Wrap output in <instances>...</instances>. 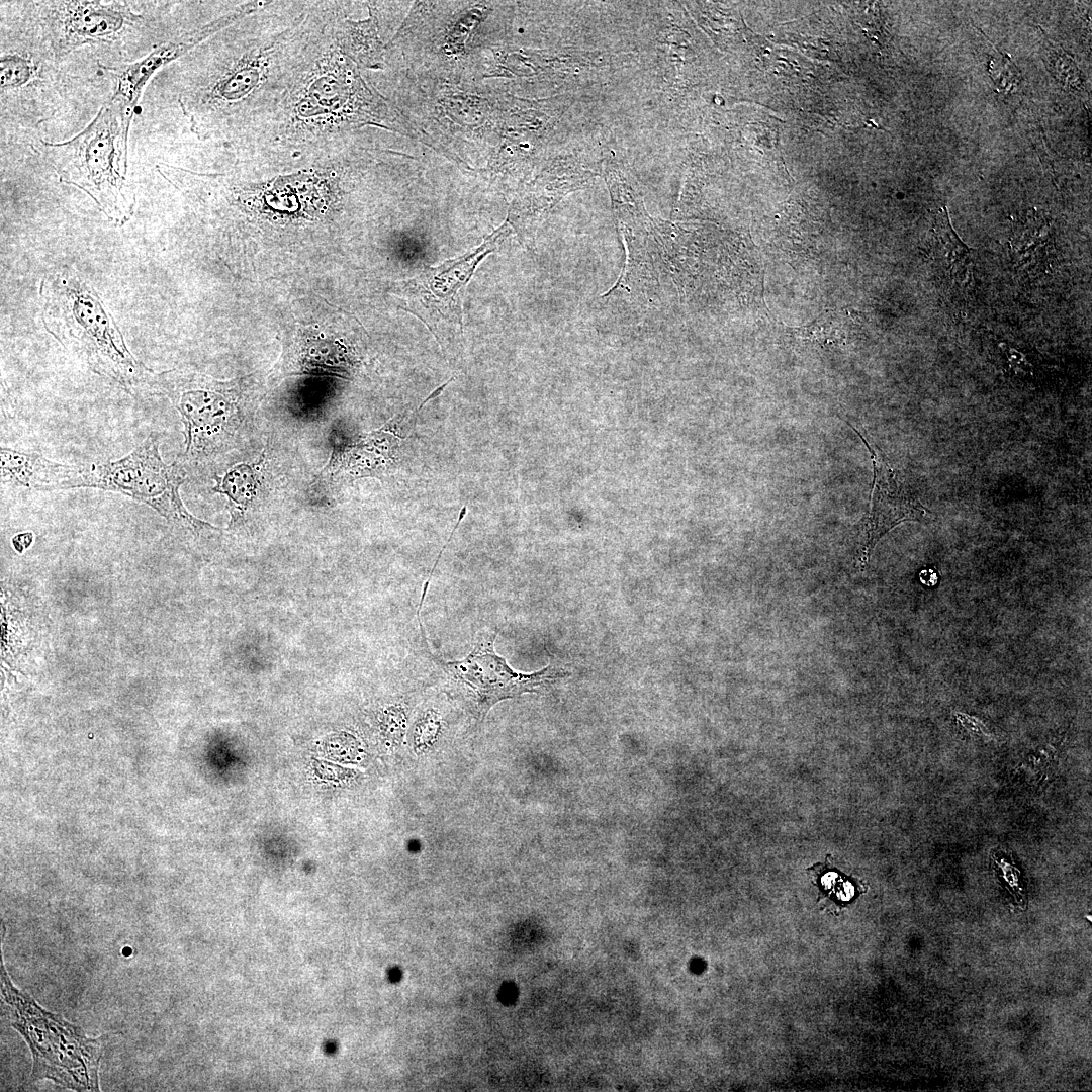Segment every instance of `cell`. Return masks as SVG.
Segmentation results:
<instances>
[{
  "label": "cell",
  "instance_id": "1",
  "mask_svg": "<svg viewBox=\"0 0 1092 1092\" xmlns=\"http://www.w3.org/2000/svg\"><path fill=\"white\" fill-rule=\"evenodd\" d=\"M39 296L43 326L65 349L128 394L152 395L157 372L134 357L108 307L75 270L46 274Z\"/></svg>",
  "mask_w": 1092,
  "mask_h": 1092
},
{
  "label": "cell",
  "instance_id": "2",
  "mask_svg": "<svg viewBox=\"0 0 1092 1092\" xmlns=\"http://www.w3.org/2000/svg\"><path fill=\"white\" fill-rule=\"evenodd\" d=\"M134 109L111 97L79 134L64 143H43L60 181L95 202L116 226L133 215L136 195L127 178V138Z\"/></svg>",
  "mask_w": 1092,
  "mask_h": 1092
},
{
  "label": "cell",
  "instance_id": "3",
  "mask_svg": "<svg viewBox=\"0 0 1092 1092\" xmlns=\"http://www.w3.org/2000/svg\"><path fill=\"white\" fill-rule=\"evenodd\" d=\"M1 991L13 1027L23 1035L31 1050V1078L51 1079L77 1091H98L102 1053L99 1038L88 1037L79 1026L44 1010L29 995L18 990L3 963Z\"/></svg>",
  "mask_w": 1092,
  "mask_h": 1092
},
{
  "label": "cell",
  "instance_id": "4",
  "mask_svg": "<svg viewBox=\"0 0 1092 1092\" xmlns=\"http://www.w3.org/2000/svg\"><path fill=\"white\" fill-rule=\"evenodd\" d=\"M83 467V487L127 495L195 535L219 530L193 516L184 506L179 488L186 481L187 472L179 460L171 464L163 461L156 434H150L130 453L117 460Z\"/></svg>",
  "mask_w": 1092,
  "mask_h": 1092
},
{
  "label": "cell",
  "instance_id": "5",
  "mask_svg": "<svg viewBox=\"0 0 1092 1092\" xmlns=\"http://www.w3.org/2000/svg\"><path fill=\"white\" fill-rule=\"evenodd\" d=\"M508 234L509 224L505 222L474 250L395 283L392 293L402 308L418 316L440 344L459 341L463 332L465 287L479 263Z\"/></svg>",
  "mask_w": 1092,
  "mask_h": 1092
},
{
  "label": "cell",
  "instance_id": "6",
  "mask_svg": "<svg viewBox=\"0 0 1092 1092\" xmlns=\"http://www.w3.org/2000/svg\"><path fill=\"white\" fill-rule=\"evenodd\" d=\"M152 395L166 396L181 415L188 459L221 451L234 435L237 403L223 383L167 370L156 373Z\"/></svg>",
  "mask_w": 1092,
  "mask_h": 1092
},
{
  "label": "cell",
  "instance_id": "7",
  "mask_svg": "<svg viewBox=\"0 0 1092 1092\" xmlns=\"http://www.w3.org/2000/svg\"><path fill=\"white\" fill-rule=\"evenodd\" d=\"M44 4L46 26L56 58L85 44L112 41L142 19L127 5L117 2L53 1Z\"/></svg>",
  "mask_w": 1092,
  "mask_h": 1092
},
{
  "label": "cell",
  "instance_id": "8",
  "mask_svg": "<svg viewBox=\"0 0 1092 1092\" xmlns=\"http://www.w3.org/2000/svg\"><path fill=\"white\" fill-rule=\"evenodd\" d=\"M863 441L873 462V487L869 512L862 524L863 540L858 566H868L879 540L897 525L906 521H921L930 512L919 502L910 487L890 465L886 455L849 424Z\"/></svg>",
  "mask_w": 1092,
  "mask_h": 1092
},
{
  "label": "cell",
  "instance_id": "9",
  "mask_svg": "<svg viewBox=\"0 0 1092 1092\" xmlns=\"http://www.w3.org/2000/svg\"><path fill=\"white\" fill-rule=\"evenodd\" d=\"M496 633L475 644L464 658L443 662L447 672L475 691L483 703L534 692L559 676L561 671L548 665L533 673L514 670L493 648Z\"/></svg>",
  "mask_w": 1092,
  "mask_h": 1092
},
{
  "label": "cell",
  "instance_id": "10",
  "mask_svg": "<svg viewBox=\"0 0 1092 1092\" xmlns=\"http://www.w3.org/2000/svg\"><path fill=\"white\" fill-rule=\"evenodd\" d=\"M1 482L38 491L82 488L83 465H67L36 452L0 449Z\"/></svg>",
  "mask_w": 1092,
  "mask_h": 1092
},
{
  "label": "cell",
  "instance_id": "11",
  "mask_svg": "<svg viewBox=\"0 0 1092 1092\" xmlns=\"http://www.w3.org/2000/svg\"><path fill=\"white\" fill-rule=\"evenodd\" d=\"M228 20L230 19L222 18L187 36L168 41L138 62L117 66H102L110 73L115 82L112 97L134 109L148 80L158 69L181 56L218 27L224 25Z\"/></svg>",
  "mask_w": 1092,
  "mask_h": 1092
},
{
  "label": "cell",
  "instance_id": "12",
  "mask_svg": "<svg viewBox=\"0 0 1092 1092\" xmlns=\"http://www.w3.org/2000/svg\"><path fill=\"white\" fill-rule=\"evenodd\" d=\"M930 255L943 276L952 282L967 284L971 279L972 251L954 232L945 206L938 208L933 216Z\"/></svg>",
  "mask_w": 1092,
  "mask_h": 1092
},
{
  "label": "cell",
  "instance_id": "13",
  "mask_svg": "<svg viewBox=\"0 0 1092 1092\" xmlns=\"http://www.w3.org/2000/svg\"><path fill=\"white\" fill-rule=\"evenodd\" d=\"M1052 246V224L1045 215L1028 210L1016 219L1010 239V257L1016 268L1038 267L1046 260Z\"/></svg>",
  "mask_w": 1092,
  "mask_h": 1092
},
{
  "label": "cell",
  "instance_id": "14",
  "mask_svg": "<svg viewBox=\"0 0 1092 1092\" xmlns=\"http://www.w3.org/2000/svg\"><path fill=\"white\" fill-rule=\"evenodd\" d=\"M214 480L215 485L212 490L228 497L232 508L230 525L235 524L242 518L256 495L258 487L256 470L248 464H239L222 475H215Z\"/></svg>",
  "mask_w": 1092,
  "mask_h": 1092
},
{
  "label": "cell",
  "instance_id": "15",
  "mask_svg": "<svg viewBox=\"0 0 1092 1092\" xmlns=\"http://www.w3.org/2000/svg\"><path fill=\"white\" fill-rule=\"evenodd\" d=\"M807 873L819 890V899L825 897L836 905L845 906L856 896L857 888L853 881L836 869H831L827 857L824 863L808 868Z\"/></svg>",
  "mask_w": 1092,
  "mask_h": 1092
},
{
  "label": "cell",
  "instance_id": "16",
  "mask_svg": "<svg viewBox=\"0 0 1092 1092\" xmlns=\"http://www.w3.org/2000/svg\"><path fill=\"white\" fill-rule=\"evenodd\" d=\"M0 68L2 91L26 85L36 73L34 62L20 54L2 57Z\"/></svg>",
  "mask_w": 1092,
  "mask_h": 1092
},
{
  "label": "cell",
  "instance_id": "17",
  "mask_svg": "<svg viewBox=\"0 0 1092 1092\" xmlns=\"http://www.w3.org/2000/svg\"><path fill=\"white\" fill-rule=\"evenodd\" d=\"M989 71L1000 91L1013 89L1020 79L1016 66L1005 54H998L992 59Z\"/></svg>",
  "mask_w": 1092,
  "mask_h": 1092
},
{
  "label": "cell",
  "instance_id": "18",
  "mask_svg": "<svg viewBox=\"0 0 1092 1092\" xmlns=\"http://www.w3.org/2000/svg\"><path fill=\"white\" fill-rule=\"evenodd\" d=\"M1053 60L1055 72L1063 83L1070 84V86H1076L1080 83V72L1068 55L1065 53L1055 54Z\"/></svg>",
  "mask_w": 1092,
  "mask_h": 1092
},
{
  "label": "cell",
  "instance_id": "19",
  "mask_svg": "<svg viewBox=\"0 0 1092 1092\" xmlns=\"http://www.w3.org/2000/svg\"><path fill=\"white\" fill-rule=\"evenodd\" d=\"M920 581L928 586L935 585L938 580V573L931 568L923 569L919 574Z\"/></svg>",
  "mask_w": 1092,
  "mask_h": 1092
}]
</instances>
